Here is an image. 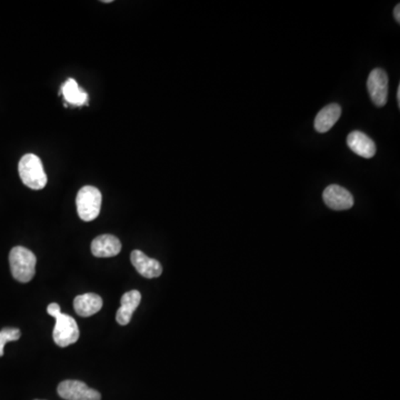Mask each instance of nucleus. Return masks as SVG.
<instances>
[{"label": "nucleus", "instance_id": "1", "mask_svg": "<svg viewBox=\"0 0 400 400\" xmlns=\"http://www.w3.org/2000/svg\"><path fill=\"white\" fill-rule=\"evenodd\" d=\"M18 172L23 183L31 189L41 190L47 185V174L43 169V162L36 154H25L19 162Z\"/></svg>", "mask_w": 400, "mask_h": 400}, {"label": "nucleus", "instance_id": "2", "mask_svg": "<svg viewBox=\"0 0 400 400\" xmlns=\"http://www.w3.org/2000/svg\"><path fill=\"white\" fill-rule=\"evenodd\" d=\"M11 274L19 283H29L35 276L37 258L33 251L25 247L17 246L9 253Z\"/></svg>", "mask_w": 400, "mask_h": 400}, {"label": "nucleus", "instance_id": "3", "mask_svg": "<svg viewBox=\"0 0 400 400\" xmlns=\"http://www.w3.org/2000/svg\"><path fill=\"white\" fill-rule=\"evenodd\" d=\"M102 196L94 186H85L78 191L76 198L77 211L84 221H95L102 209Z\"/></svg>", "mask_w": 400, "mask_h": 400}, {"label": "nucleus", "instance_id": "4", "mask_svg": "<svg viewBox=\"0 0 400 400\" xmlns=\"http://www.w3.org/2000/svg\"><path fill=\"white\" fill-rule=\"evenodd\" d=\"M55 320L56 325L53 332L55 344H58L59 347H67L69 344L77 342L79 340V328L76 320L63 312Z\"/></svg>", "mask_w": 400, "mask_h": 400}, {"label": "nucleus", "instance_id": "5", "mask_svg": "<svg viewBox=\"0 0 400 400\" xmlns=\"http://www.w3.org/2000/svg\"><path fill=\"white\" fill-rule=\"evenodd\" d=\"M58 395L66 400H102V395L78 380H65L59 384Z\"/></svg>", "mask_w": 400, "mask_h": 400}, {"label": "nucleus", "instance_id": "6", "mask_svg": "<svg viewBox=\"0 0 400 400\" xmlns=\"http://www.w3.org/2000/svg\"><path fill=\"white\" fill-rule=\"evenodd\" d=\"M367 89L370 98L376 106H385L388 98V76L384 69L376 68L370 73Z\"/></svg>", "mask_w": 400, "mask_h": 400}, {"label": "nucleus", "instance_id": "7", "mask_svg": "<svg viewBox=\"0 0 400 400\" xmlns=\"http://www.w3.org/2000/svg\"><path fill=\"white\" fill-rule=\"evenodd\" d=\"M322 199L332 211H347L354 206V197L346 188L330 185L324 190Z\"/></svg>", "mask_w": 400, "mask_h": 400}, {"label": "nucleus", "instance_id": "8", "mask_svg": "<svg viewBox=\"0 0 400 400\" xmlns=\"http://www.w3.org/2000/svg\"><path fill=\"white\" fill-rule=\"evenodd\" d=\"M132 266L144 278H157L162 275V267L159 261L156 259L149 258L142 251H134L130 256Z\"/></svg>", "mask_w": 400, "mask_h": 400}, {"label": "nucleus", "instance_id": "9", "mask_svg": "<svg viewBox=\"0 0 400 400\" xmlns=\"http://www.w3.org/2000/svg\"><path fill=\"white\" fill-rule=\"evenodd\" d=\"M347 144L349 149L360 157L369 159L375 156L376 144L364 132L358 130L350 132L347 137Z\"/></svg>", "mask_w": 400, "mask_h": 400}, {"label": "nucleus", "instance_id": "10", "mask_svg": "<svg viewBox=\"0 0 400 400\" xmlns=\"http://www.w3.org/2000/svg\"><path fill=\"white\" fill-rule=\"evenodd\" d=\"M120 251H122V243L112 235L98 236L92 243L93 255L99 258L117 256Z\"/></svg>", "mask_w": 400, "mask_h": 400}, {"label": "nucleus", "instance_id": "11", "mask_svg": "<svg viewBox=\"0 0 400 400\" xmlns=\"http://www.w3.org/2000/svg\"><path fill=\"white\" fill-rule=\"evenodd\" d=\"M140 302H142V294L138 290H132L124 294L120 302V308L116 314L117 322L122 326L130 324L132 314L140 306Z\"/></svg>", "mask_w": 400, "mask_h": 400}, {"label": "nucleus", "instance_id": "12", "mask_svg": "<svg viewBox=\"0 0 400 400\" xmlns=\"http://www.w3.org/2000/svg\"><path fill=\"white\" fill-rule=\"evenodd\" d=\"M342 115V107L338 104H330L318 112L315 118V130L320 134L330 132L338 122Z\"/></svg>", "mask_w": 400, "mask_h": 400}, {"label": "nucleus", "instance_id": "13", "mask_svg": "<svg viewBox=\"0 0 400 400\" xmlns=\"http://www.w3.org/2000/svg\"><path fill=\"white\" fill-rule=\"evenodd\" d=\"M74 308L79 316H93L102 308V297L93 294V293L77 296L74 300Z\"/></svg>", "mask_w": 400, "mask_h": 400}, {"label": "nucleus", "instance_id": "14", "mask_svg": "<svg viewBox=\"0 0 400 400\" xmlns=\"http://www.w3.org/2000/svg\"><path fill=\"white\" fill-rule=\"evenodd\" d=\"M61 94L68 104L73 106L88 105V95L84 89H81L75 79L69 78L61 87Z\"/></svg>", "mask_w": 400, "mask_h": 400}, {"label": "nucleus", "instance_id": "15", "mask_svg": "<svg viewBox=\"0 0 400 400\" xmlns=\"http://www.w3.org/2000/svg\"><path fill=\"white\" fill-rule=\"evenodd\" d=\"M21 336V330L18 328H4L0 330V357L4 356V348L9 342H16Z\"/></svg>", "mask_w": 400, "mask_h": 400}, {"label": "nucleus", "instance_id": "16", "mask_svg": "<svg viewBox=\"0 0 400 400\" xmlns=\"http://www.w3.org/2000/svg\"><path fill=\"white\" fill-rule=\"evenodd\" d=\"M47 312H48L51 316H53V318H57V317L61 314L60 306H59L58 304H56V302H53V304H51L48 307H47Z\"/></svg>", "mask_w": 400, "mask_h": 400}, {"label": "nucleus", "instance_id": "17", "mask_svg": "<svg viewBox=\"0 0 400 400\" xmlns=\"http://www.w3.org/2000/svg\"><path fill=\"white\" fill-rule=\"evenodd\" d=\"M394 17H395L396 21H397L398 23H399V21H400V5H399V4H398V5L396 6L395 9H394Z\"/></svg>", "mask_w": 400, "mask_h": 400}, {"label": "nucleus", "instance_id": "18", "mask_svg": "<svg viewBox=\"0 0 400 400\" xmlns=\"http://www.w3.org/2000/svg\"><path fill=\"white\" fill-rule=\"evenodd\" d=\"M397 102L398 106H400V86H398L397 89Z\"/></svg>", "mask_w": 400, "mask_h": 400}, {"label": "nucleus", "instance_id": "19", "mask_svg": "<svg viewBox=\"0 0 400 400\" xmlns=\"http://www.w3.org/2000/svg\"><path fill=\"white\" fill-rule=\"evenodd\" d=\"M37 400H38V399H37Z\"/></svg>", "mask_w": 400, "mask_h": 400}]
</instances>
